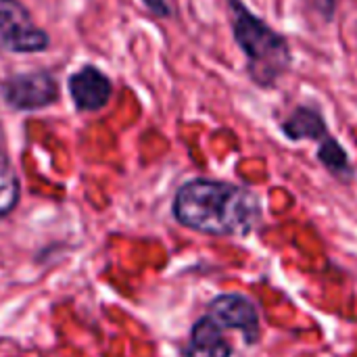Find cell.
<instances>
[{"mask_svg": "<svg viewBox=\"0 0 357 357\" xmlns=\"http://www.w3.org/2000/svg\"><path fill=\"white\" fill-rule=\"evenodd\" d=\"M174 215L182 226L203 234L245 236L257 226L261 205L245 186L197 178L176 192Z\"/></svg>", "mask_w": 357, "mask_h": 357, "instance_id": "cell-1", "label": "cell"}, {"mask_svg": "<svg viewBox=\"0 0 357 357\" xmlns=\"http://www.w3.org/2000/svg\"><path fill=\"white\" fill-rule=\"evenodd\" d=\"M232 36L245 54V71L249 79L261 88L272 90L293 67V50L289 38L257 17L243 0H226Z\"/></svg>", "mask_w": 357, "mask_h": 357, "instance_id": "cell-2", "label": "cell"}, {"mask_svg": "<svg viewBox=\"0 0 357 357\" xmlns=\"http://www.w3.org/2000/svg\"><path fill=\"white\" fill-rule=\"evenodd\" d=\"M50 38L38 27L21 0H0V50L6 52H44Z\"/></svg>", "mask_w": 357, "mask_h": 357, "instance_id": "cell-3", "label": "cell"}, {"mask_svg": "<svg viewBox=\"0 0 357 357\" xmlns=\"http://www.w3.org/2000/svg\"><path fill=\"white\" fill-rule=\"evenodd\" d=\"M0 92L8 107L17 111H36L56 102L59 84L48 71H29L4 79Z\"/></svg>", "mask_w": 357, "mask_h": 357, "instance_id": "cell-4", "label": "cell"}, {"mask_svg": "<svg viewBox=\"0 0 357 357\" xmlns=\"http://www.w3.org/2000/svg\"><path fill=\"white\" fill-rule=\"evenodd\" d=\"M222 328L238 331L249 345L259 341V316L255 305L243 295H220L211 301L209 314Z\"/></svg>", "mask_w": 357, "mask_h": 357, "instance_id": "cell-5", "label": "cell"}, {"mask_svg": "<svg viewBox=\"0 0 357 357\" xmlns=\"http://www.w3.org/2000/svg\"><path fill=\"white\" fill-rule=\"evenodd\" d=\"M69 94L79 111H100L113 94L111 79L96 67L84 65L69 77Z\"/></svg>", "mask_w": 357, "mask_h": 357, "instance_id": "cell-6", "label": "cell"}, {"mask_svg": "<svg viewBox=\"0 0 357 357\" xmlns=\"http://www.w3.org/2000/svg\"><path fill=\"white\" fill-rule=\"evenodd\" d=\"M232 347L224 339V328L211 318L203 316L190 331L188 345L184 347L182 357H230Z\"/></svg>", "mask_w": 357, "mask_h": 357, "instance_id": "cell-7", "label": "cell"}, {"mask_svg": "<svg viewBox=\"0 0 357 357\" xmlns=\"http://www.w3.org/2000/svg\"><path fill=\"white\" fill-rule=\"evenodd\" d=\"M280 130L293 142H299V140H318V142H322L324 138L331 136L322 111L316 109L314 105L295 107L293 113L280 123Z\"/></svg>", "mask_w": 357, "mask_h": 357, "instance_id": "cell-8", "label": "cell"}, {"mask_svg": "<svg viewBox=\"0 0 357 357\" xmlns=\"http://www.w3.org/2000/svg\"><path fill=\"white\" fill-rule=\"evenodd\" d=\"M318 159L320 163L341 182H349L354 178V165H351V159L347 155V151L343 149V144L335 138V136H328L320 142V149H318Z\"/></svg>", "mask_w": 357, "mask_h": 357, "instance_id": "cell-9", "label": "cell"}, {"mask_svg": "<svg viewBox=\"0 0 357 357\" xmlns=\"http://www.w3.org/2000/svg\"><path fill=\"white\" fill-rule=\"evenodd\" d=\"M19 203V178L8 159L0 149V218L8 215Z\"/></svg>", "mask_w": 357, "mask_h": 357, "instance_id": "cell-10", "label": "cell"}, {"mask_svg": "<svg viewBox=\"0 0 357 357\" xmlns=\"http://www.w3.org/2000/svg\"><path fill=\"white\" fill-rule=\"evenodd\" d=\"M310 4H312V8H314L320 17H324L326 21H333V17H335V13H337V6H339L337 0H310Z\"/></svg>", "mask_w": 357, "mask_h": 357, "instance_id": "cell-11", "label": "cell"}, {"mask_svg": "<svg viewBox=\"0 0 357 357\" xmlns=\"http://www.w3.org/2000/svg\"><path fill=\"white\" fill-rule=\"evenodd\" d=\"M142 4L151 10V15L155 17H169L172 8L165 0H142Z\"/></svg>", "mask_w": 357, "mask_h": 357, "instance_id": "cell-12", "label": "cell"}]
</instances>
